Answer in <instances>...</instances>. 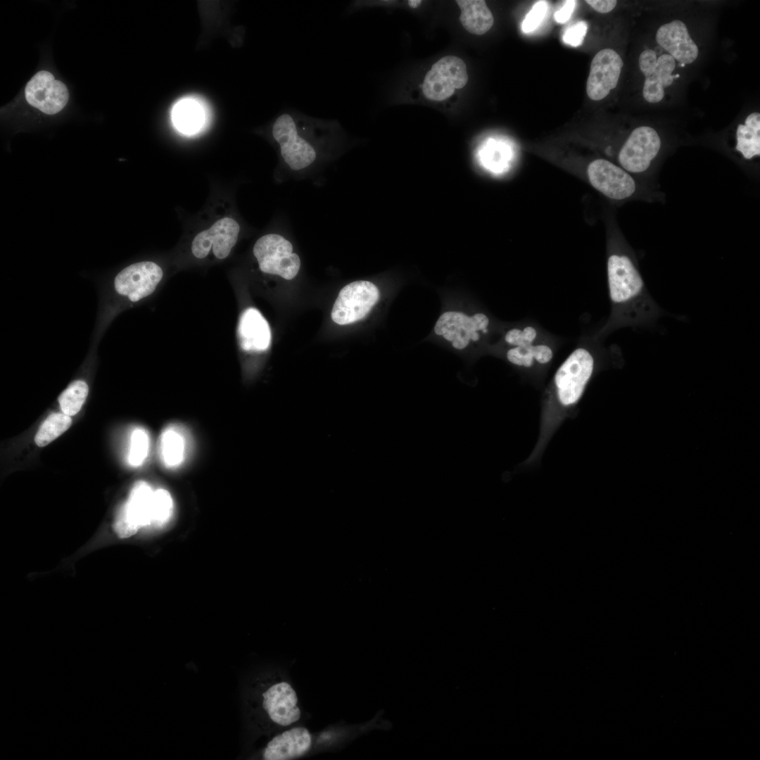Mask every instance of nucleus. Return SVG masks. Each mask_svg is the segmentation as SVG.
Returning <instances> with one entry per match:
<instances>
[{
	"instance_id": "nucleus-1",
	"label": "nucleus",
	"mask_w": 760,
	"mask_h": 760,
	"mask_svg": "<svg viewBox=\"0 0 760 760\" xmlns=\"http://www.w3.org/2000/svg\"><path fill=\"white\" fill-rule=\"evenodd\" d=\"M607 278L611 311L594 336L596 338L625 327H650L662 315L647 289L635 255L619 239L609 241Z\"/></svg>"
},
{
	"instance_id": "nucleus-2",
	"label": "nucleus",
	"mask_w": 760,
	"mask_h": 760,
	"mask_svg": "<svg viewBox=\"0 0 760 760\" xmlns=\"http://www.w3.org/2000/svg\"><path fill=\"white\" fill-rule=\"evenodd\" d=\"M284 162L293 171L304 170L338 151L344 137L338 122L309 117L295 110L281 113L271 127Z\"/></svg>"
},
{
	"instance_id": "nucleus-3",
	"label": "nucleus",
	"mask_w": 760,
	"mask_h": 760,
	"mask_svg": "<svg viewBox=\"0 0 760 760\" xmlns=\"http://www.w3.org/2000/svg\"><path fill=\"white\" fill-rule=\"evenodd\" d=\"M593 336L580 344L561 364L552 383V395L562 407L576 405L590 381L605 348Z\"/></svg>"
},
{
	"instance_id": "nucleus-4",
	"label": "nucleus",
	"mask_w": 760,
	"mask_h": 760,
	"mask_svg": "<svg viewBox=\"0 0 760 760\" xmlns=\"http://www.w3.org/2000/svg\"><path fill=\"white\" fill-rule=\"evenodd\" d=\"M585 173L591 186L609 200L623 201L635 198L649 201L657 198L661 200V196L645 189V183L640 177L608 159L599 158L591 160Z\"/></svg>"
},
{
	"instance_id": "nucleus-5",
	"label": "nucleus",
	"mask_w": 760,
	"mask_h": 760,
	"mask_svg": "<svg viewBox=\"0 0 760 760\" xmlns=\"http://www.w3.org/2000/svg\"><path fill=\"white\" fill-rule=\"evenodd\" d=\"M660 133L650 125L634 128L625 139L617 154V164L628 172L645 178L653 172L661 151Z\"/></svg>"
},
{
	"instance_id": "nucleus-6",
	"label": "nucleus",
	"mask_w": 760,
	"mask_h": 760,
	"mask_svg": "<svg viewBox=\"0 0 760 760\" xmlns=\"http://www.w3.org/2000/svg\"><path fill=\"white\" fill-rule=\"evenodd\" d=\"M253 252L264 273L290 280L300 270L299 256L293 253L292 243L281 235L268 234L261 236L256 241Z\"/></svg>"
},
{
	"instance_id": "nucleus-7",
	"label": "nucleus",
	"mask_w": 760,
	"mask_h": 760,
	"mask_svg": "<svg viewBox=\"0 0 760 760\" xmlns=\"http://www.w3.org/2000/svg\"><path fill=\"white\" fill-rule=\"evenodd\" d=\"M638 65L645 77L644 99L649 103H659L664 98L666 89L673 83L676 61L664 51L645 49L639 56Z\"/></svg>"
},
{
	"instance_id": "nucleus-8",
	"label": "nucleus",
	"mask_w": 760,
	"mask_h": 760,
	"mask_svg": "<svg viewBox=\"0 0 760 760\" xmlns=\"http://www.w3.org/2000/svg\"><path fill=\"white\" fill-rule=\"evenodd\" d=\"M468 81L467 66L462 59L446 56L435 63L426 73L422 91L429 100L441 101L450 97Z\"/></svg>"
},
{
	"instance_id": "nucleus-9",
	"label": "nucleus",
	"mask_w": 760,
	"mask_h": 760,
	"mask_svg": "<svg viewBox=\"0 0 760 760\" xmlns=\"http://www.w3.org/2000/svg\"><path fill=\"white\" fill-rule=\"evenodd\" d=\"M377 287L368 281H355L339 292L331 311L333 321L340 325L365 317L379 300Z\"/></svg>"
},
{
	"instance_id": "nucleus-10",
	"label": "nucleus",
	"mask_w": 760,
	"mask_h": 760,
	"mask_svg": "<svg viewBox=\"0 0 760 760\" xmlns=\"http://www.w3.org/2000/svg\"><path fill=\"white\" fill-rule=\"evenodd\" d=\"M154 491L145 481L137 482L128 500L120 508L113 524L121 538L135 534L141 528L151 526Z\"/></svg>"
},
{
	"instance_id": "nucleus-11",
	"label": "nucleus",
	"mask_w": 760,
	"mask_h": 760,
	"mask_svg": "<svg viewBox=\"0 0 760 760\" xmlns=\"http://www.w3.org/2000/svg\"><path fill=\"white\" fill-rule=\"evenodd\" d=\"M489 318L483 313L471 317L459 312H446L441 315L434 327V332L452 342L455 348L463 349L470 340L479 339L478 331L488 332Z\"/></svg>"
},
{
	"instance_id": "nucleus-12",
	"label": "nucleus",
	"mask_w": 760,
	"mask_h": 760,
	"mask_svg": "<svg viewBox=\"0 0 760 760\" xmlns=\"http://www.w3.org/2000/svg\"><path fill=\"white\" fill-rule=\"evenodd\" d=\"M623 62L613 49L605 48L593 57L586 82V92L593 101L606 98L619 82Z\"/></svg>"
},
{
	"instance_id": "nucleus-13",
	"label": "nucleus",
	"mask_w": 760,
	"mask_h": 760,
	"mask_svg": "<svg viewBox=\"0 0 760 760\" xmlns=\"http://www.w3.org/2000/svg\"><path fill=\"white\" fill-rule=\"evenodd\" d=\"M161 267L155 262H137L123 269L115 278L116 291L137 302L151 295L163 278Z\"/></svg>"
},
{
	"instance_id": "nucleus-14",
	"label": "nucleus",
	"mask_w": 760,
	"mask_h": 760,
	"mask_svg": "<svg viewBox=\"0 0 760 760\" xmlns=\"http://www.w3.org/2000/svg\"><path fill=\"white\" fill-rule=\"evenodd\" d=\"M25 96L30 106L48 115L61 111L69 99L66 86L46 70L38 72L27 82Z\"/></svg>"
},
{
	"instance_id": "nucleus-15",
	"label": "nucleus",
	"mask_w": 760,
	"mask_h": 760,
	"mask_svg": "<svg viewBox=\"0 0 760 760\" xmlns=\"http://www.w3.org/2000/svg\"><path fill=\"white\" fill-rule=\"evenodd\" d=\"M239 231L236 220L227 217L222 218L194 237L191 252L196 258H204L212 250L215 258L224 259L236 244Z\"/></svg>"
},
{
	"instance_id": "nucleus-16",
	"label": "nucleus",
	"mask_w": 760,
	"mask_h": 760,
	"mask_svg": "<svg viewBox=\"0 0 760 760\" xmlns=\"http://www.w3.org/2000/svg\"><path fill=\"white\" fill-rule=\"evenodd\" d=\"M260 705L269 720L278 726L291 725L300 718L296 692L285 681L275 682L266 687L261 692Z\"/></svg>"
},
{
	"instance_id": "nucleus-17",
	"label": "nucleus",
	"mask_w": 760,
	"mask_h": 760,
	"mask_svg": "<svg viewBox=\"0 0 760 760\" xmlns=\"http://www.w3.org/2000/svg\"><path fill=\"white\" fill-rule=\"evenodd\" d=\"M655 39L662 50L681 64H692L698 58L699 48L685 23L680 20L675 19L660 25Z\"/></svg>"
},
{
	"instance_id": "nucleus-18",
	"label": "nucleus",
	"mask_w": 760,
	"mask_h": 760,
	"mask_svg": "<svg viewBox=\"0 0 760 760\" xmlns=\"http://www.w3.org/2000/svg\"><path fill=\"white\" fill-rule=\"evenodd\" d=\"M312 744L308 730L296 727L286 730L270 740L263 749L265 760H286L300 756L305 753Z\"/></svg>"
},
{
	"instance_id": "nucleus-19",
	"label": "nucleus",
	"mask_w": 760,
	"mask_h": 760,
	"mask_svg": "<svg viewBox=\"0 0 760 760\" xmlns=\"http://www.w3.org/2000/svg\"><path fill=\"white\" fill-rule=\"evenodd\" d=\"M238 335L241 348L245 351H265L271 342L270 326L255 308L245 310L240 317Z\"/></svg>"
},
{
	"instance_id": "nucleus-20",
	"label": "nucleus",
	"mask_w": 760,
	"mask_h": 760,
	"mask_svg": "<svg viewBox=\"0 0 760 760\" xmlns=\"http://www.w3.org/2000/svg\"><path fill=\"white\" fill-rule=\"evenodd\" d=\"M555 349V341L550 336L536 343L511 347L506 357L511 364L524 369L544 367L552 362Z\"/></svg>"
},
{
	"instance_id": "nucleus-21",
	"label": "nucleus",
	"mask_w": 760,
	"mask_h": 760,
	"mask_svg": "<svg viewBox=\"0 0 760 760\" xmlns=\"http://www.w3.org/2000/svg\"><path fill=\"white\" fill-rule=\"evenodd\" d=\"M207 113L204 105L194 98H184L172 107L171 112L174 126L180 132L191 135L198 132L205 125Z\"/></svg>"
},
{
	"instance_id": "nucleus-22",
	"label": "nucleus",
	"mask_w": 760,
	"mask_h": 760,
	"mask_svg": "<svg viewBox=\"0 0 760 760\" xmlns=\"http://www.w3.org/2000/svg\"><path fill=\"white\" fill-rule=\"evenodd\" d=\"M735 151L742 160L751 161L760 156V113H749L737 125L735 134Z\"/></svg>"
},
{
	"instance_id": "nucleus-23",
	"label": "nucleus",
	"mask_w": 760,
	"mask_h": 760,
	"mask_svg": "<svg viewBox=\"0 0 760 760\" xmlns=\"http://www.w3.org/2000/svg\"><path fill=\"white\" fill-rule=\"evenodd\" d=\"M461 10L460 20L470 33L481 35L493 26L494 18L486 3L483 0H457Z\"/></svg>"
},
{
	"instance_id": "nucleus-24",
	"label": "nucleus",
	"mask_w": 760,
	"mask_h": 760,
	"mask_svg": "<svg viewBox=\"0 0 760 760\" xmlns=\"http://www.w3.org/2000/svg\"><path fill=\"white\" fill-rule=\"evenodd\" d=\"M159 452L163 464L169 469H175L184 462L186 452V441L182 430L175 425L165 428L160 438Z\"/></svg>"
},
{
	"instance_id": "nucleus-25",
	"label": "nucleus",
	"mask_w": 760,
	"mask_h": 760,
	"mask_svg": "<svg viewBox=\"0 0 760 760\" xmlns=\"http://www.w3.org/2000/svg\"><path fill=\"white\" fill-rule=\"evenodd\" d=\"M478 158L480 165L486 170L495 175H500L506 173L509 169L512 153L506 143L489 139L480 148Z\"/></svg>"
},
{
	"instance_id": "nucleus-26",
	"label": "nucleus",
	"mask_w": 760,
	"mask_h": 760,
	"mask_svg": "<svg viewBox=\"0 0 760 760\" xmlns=\"http://www.w3.org/2000/svg\"><path fill=\"white\" fill-rule=\"evenodd\" d=\"M72 424V419L64 413H53L42 424L35 436L34 442L39 447H44L63 434Z\"/></svg>"
},
{
	"instance_id": "nucleus-27",
	"label": "nucleus",
	"mask_w": 760,
	"mask_h": 760,
	"mask_svg": "<svg viewBox=\"0 0 760 760\" xmlns=\"http://www.w3.org/2000/svg\"><path fill=\"white\" fill-rule=\"evenodd\" d=\"M87 384L82 380L70 384L61 394L58 402L63 413L71 417L80 410L88 395Z\"/></svg>"
},
{
	"instance_id": "nucleus-28",
	"label": "nucleus",
	"mask_w": 760,
	"mask_h": 760,
	"mask_svg": "<svg viewBox=\"0 0 760 760\" xmlns=\"http://www.w3.org/2000/svg\"><path fill=\"white\" fill-rule=\"evenodd\" d=\"M550 336L542 328L529 322L521 327L508 330L505 335V341L512 347L533 344L545 340Z\"/></svg>"
},
{
	"instance_id": "nucleus-29",
	"label": "nucleus",
	"mask_w": 760,
	"mask_h": 760,
	"mask_svg": "<svg viewBox=\"0 0 760 760\" xmlns=\"http://www.w3.org/2000/svg\"><path fill=\"white\" fill-rule=\"evenodd\" d=\"M174 504L170 493L165 489L154 491L152 504L151 526L160 528L171 519Z\"/></svg>"
},
{
	"instance_id": "nucleus-30",
	"label": "nucleus",
	"mask_w": 760,
	"mask_h": 760,
	"mask_svg": "<svg viewBox=\"0 0 760 760\" xmlns=\"http://www.w3.org/2000/svg\"><path fill=\"white\" fill-rule=\"evenodd\" d=\"M149 449V438L143 429H136L131 435L128 460L134 467L140 466L147 457Z\"/></svg>"
},
{
	"instance_id": "nucleus-31",
	"label": "nucleus",
	"mask_w": 760,
	"mask_h": 760,
	"mask_svg": "<svg viewBox=\"0 0 760 760\" xmlns=\"http://www.w3.org/2000/svg\"><path fill=\"white\" fill-rule=\"evenodd\" d=\"M547 9L548 4L547 1H539L536 3L522 22V31L528 33L535 30L543 20Z\"/></svg>"
},
{
	"instance_id": "nucleus-32",
	"label": "nucleus",
	"mask_w": 760,
	"mask_h": 760,
	"mask_svg": "<svg viewBox=\"0 0 760 760\" xmlns=\"http://www.w3.org/2000/svg\"><path fill=\"white\" fill-rule=\"evenodd\" d=\"M588 24L585 21H578L568 27L563 34L564 43L571 46H578L583 41L587 32Z\"/></svg>"
},
{
	"instance_id": "nucleus-33",
	"label": "nucleus",
	"mask_w": 760,
	"mask_h": 760,
	"mask_svg": "<svg viewBox=\"0 0 760 760\" xmlns=\"http://www.w3.org/2000/svg\"><path fill=\"white\" fill-rule=\"evenodd\" d=\"M576 3L577 1L574 0L565 1L560 9L555 12L554 15L555 20L559 23L566 22L573 13Z\"/></svg>"
},
{
	"instance_id": "nucleus-34",
	"label": "nucleus",
	"mask_w": 760,
	"mask_h": 760,
	"mask_svg": "<svg viewBox=\"0 0 760 760\" xmlns=\"http://www.w3.org/2000/svg\"><path fill=\"white\" fill-rule=\"evenodd\" d=\"M585 2L600 13H609L617 4V1L614 0H588Z\"/></svg>"
},
{
	"instance_id": "nucleus-35",
	"label": "nucleus",
	"mask_w": 760,
	"mask_h": 760,
	"mask_svg": "<svg viewBox=\"0 0 760 760\" xmlns=\"http://www.w3.org/2000/svg\"><path fill=\"white\" fill-rule=\"evenodd\" d=\"M407 3H408V5L411 8H417V7H419L421 5L422 1L421 0H409L407 1Z\"/></svg>"
}]
</instances>
